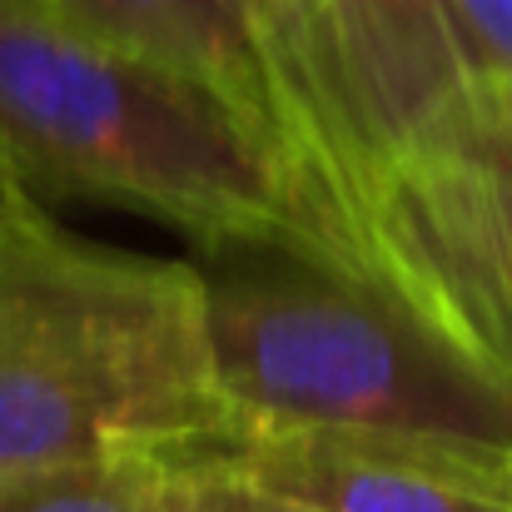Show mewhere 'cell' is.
<instances>
[{"label": "cell", "instance_id": "1", "mask_svg": "<svg viewBox=\"0 0 512 512\" xmlns=\"http://www.w3.org/2000/svg\"><path fill=\"white\" fill-rule=\"evenodd\" d=\"M0 174L35 199L140 209L219 259H304L363 284L254 130L50 0H0Z\"/></svg>", "mask_w": 512, "mask_h": 512}, {"label": "cell", "instance_id": "2", "mask_svg": "<svg viewBox=\"0 0 512 512\" xmlns=\"http://www.w3.org/2000/svg\"><path fill=\"white\" fill-rule=\"evenodd\" d=\"M224 428L204 269L70 234L15 189L0 209V473Z\"/></svg>", "mask_w": 512, "mask_h": 512}, {"label": "cell", "instance_id": "3", "mask_svg": "<svg viewBox=\"0 0 512 512\" xmlns=\"http://www.w3.org/2000/svg\"><path fill=\"white\" fill-rule=\"evenodd\" d=\"M204 279L229 428L512 448V383L398 299L274 254H239L219 274L204 269Z\"/></svg>", "mask_w": 512, "mask_h": 512}, {"label": "cell", "instance_id": "4", "mask_svg": "<svg viewBox=\"0 0 512 512\" xmlns=\"http://www.w3.org/2000/svg\"><path fill=\"white\" fill-rule=\"evenodd\" d=\"M80 30L170 70L219 100L289 170L329 239L378 294L373 259V170L319 110L279 50L259 0H50Z\"/></svg>", "mask_w": 512, "mask_h": 512}, {"label": "cell", "instance_id": "5", "mask_svg": "<svg viewBox=\"0 0 512 512\" xmlns=\"http://www.w3.org/2000/svg\"><path fill=\"white\" fill-rule=\"evenodd\" d=\"M368 229L388 299L512 383V160L468 145L403 155Z\"/></svg>", "mask_w": 512, "mask_h": 512}, {"label": "cell", "instance_id": "6", "mask_svg": "<svg viewBox=\"0 0 512 512\" xmlns=\"http://www.w3.org/2000/svg\"><path fill=\"white\" fill-rule=\"evenodd\" d=\"M179 448L324 512H512V448L498 443L229 428Z\"/></svg>", "mask_w": 512, "mask_h": 512}, {"label": "cell", "instance_id": "7", "mask_svg": "<svg viewBox=\"0 0 512 512\" xmlns=\"http://www.w3.org/2000/svg\"><path fill=\"white\" fill-rule=\"evenodd\" d=\"M329 20L343 105L373 160V179H383L403 155L438 145L478 85L453 25V5L329 0Z\"/></svg>", "mask_w": 512, "mask_h": 512}, {"label": "cell", "instance_id": "8", "mask_svg": "<svg viewBox=\"0 0 512 512\" xmlns=\"http://www.w3.org/2000/svg\"><path fill=\"white\" fill-rule=\"evenodd\" d=\"M0 512H165V453L115 448L0 473Z\"/></svg>", "mask_w": 512, "mask_h": 512}, {"label": "cell", "instance_id": "9", "mask_svg": "<svg viewBox=\"0 0 512 512\" xmlns=\"http://www.w3.org/2000/svg\"><path fill=\"white\" fill-rule=\"evenodd\" d=\"M259 10H264V20H269L279 50L289 55L294 75L304 80V90L319 100V110L353 140V150H358L363 165L373 170V160H368V150H363V140H358V125H353V115H348V105H343L329 0H259ZM373 189H378V179H373Z\"/></svg>", "mask_w": 512, "mask_h": 512}, {"label": "cell", "instance_id": "10", "mask_svg": "<svg viewBox=\"0 0 512 512\" xmlns=\"http://www.w3.org/2000/svg\"><path fill=\"white\" fill-rule=\"evenodd\" d=\"M160 453H165V512H324L204 453L189 448H160Z\"/></svg>", "mask_w": 512, "mask_h": 512}, {"label": "cell", "instance_id": "11", "mask_svg": "<svg viewBox=\"0 0 512 512\" xmlns=\"http://www.w3.org/2000/svg\"><path fill=\"white\" fill-rule=\"evenodd\" d=\"M478 85L512 90V0H448Z\"/></svg>", "mask_w": 512, "mask_h": 512}, {"label": "cell", "instance_id": "12", "mask_svg": "<svg viewBox=\"0 0 512 512\" xmlns=\"http://www.w3.org/2000/svg\"><path fill=\"white\" fill-rule=\"evenodd\" d=\"M438 145H468V150L512 160V90L473 85V95H468L458 125H453Z\"/></svg>", "mask_w": 512, "mask_h": 512}, {"label": "cell", "instance_id": "13", "mask_svg": "<svg viewBox=\"0 0 512 512\" xmlns=\"http://www.w3.org/2000/svg\"><path fill=\"white\" fill-rule=\"evenodd\" d=\"M15 189H20V184H10V179H5V174H0V209H5V199H10V194H15Z\"/></svg>", "mask_w": 512, "mask_h": 512}]
</instances>
